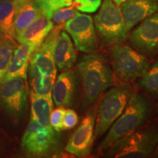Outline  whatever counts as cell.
Returning <instances> with one entry per match:
<instances>
[{"label":"cell","instance_id":"6da1fadb","mask_svg":"<svg viewBox=\"0 0 158 158\" xmlns=\"http://www.w3.org/2000/svg\"><path fill=\"white\" fill-rule=\"evenodd\" d=\"M77 70L83 86V105L88 107L114 84L112 70L100 54H86L80 59Z\"/></svg>","mask_w":158,"mask_h":158},{"label":"cell","instance_id":"7a4b0ae2","mask_svg":"<svg viewBox=\"0 0 158 158\" xmlns=\"http://www.w3.org/2000/svg\"><path fill=\"white\" fill-rule=\"evenodd\" d=\"M152 112L151 100L141 93H133L122 114L108 130L101 142L100 150L105 152L114 143L141 127Z\"/></svg>","mask_w":158,"mask_h":158},{"label":"cell","instance_id":"3957f363","mask_svg":"<svg viewBox=\"0 0 158 158\" xmlns=\"http://www.w3.org/2000/svg\"><path fill=\"white\" fill-rule=\"evenodd\" d=\"M157 143L158 127H141L117 140L105 151V155L116 158L147 157Z\"/></svg>","mask_w":158,"mask_h":158},{"label":"cell","instance_id":"277c9868","mask_svg":"<svg viewBox=\"0 0 158 158\" xmlns=\"http://www.w3.org/2000/svg\"><path fill=\"white\" fill-rule=\"evenodd\" d=\"M94 24L100 42L105 46L122 43L128 31L119 6L113 0H104L94 16Z\"/></svg>","mask_w":158,"mask_h":158},{"label":"cell","instance_id":"5b68a950","mask_svg":"<svg viewBox=\"0 0 158 158\" xmlns=\"http://www.w3.org/2000/svg\"><path fill=\"white\" fill-rule=\"evenodd\" d=\"M133 92L128 82L114 86L105 94L99 106L94 124V138L103 135L127 106Z\"/></svg>","mask_w":158,"mask_h":158},{"label":"cell","instance_id":"8992f818","mask_svg":"<svg viewBox=\"0 0 158 158\" xmlns=\"http://www.w3.org/2000/svg\"><path fill=\"white\" fill-rule=\"evenodd\" d=\"M109 53L114 73L124 82L140 78L149 66L147 56L122 43L111 45Z\"/></svg>","mask_w":158,"mask_h":158},{"label":"cell","instance_id":"52a82bcc","mask_svg":"<svg viewBox=\"0 0 158 158\" xmlns=\"http://www.w3.org/2000/svg\"><path fill=\"white\" fill-rule=\"evenodd\" d=\"M57 137L51 126L30 119L21 139V149L29 157L48 156L56 149Z\"/></svg>","mask_w":158,"mask_h":158},{"label":"cell","instance_id":"ba28073f","mask_svg":"<svg viewBox=\"0 0 158 158\" xmlns=\"http://www.w3.org/2000/svg\"><path fill=\"white\" fill-rule=\"evenodd\" d=\"M28 95L27 79L14 77L0 84V105L14 120L19 119L26 108Z\"/></svg>","mask_w":158,"mask_h":158},{"label":"cell","instance_id":"9c48e42d","mask_svg":"<svg viewBox=\"0 0 158 158\" xmlns=\"http://www.w3.org/2000/svg\"><path fill=\"white\" fill-rule=\"evenodd\" d=\"M64 29L72 37L78 51L92 54L98 51V38L94 21L91 15L78 13L64 24Z\"/></svg>","mask_w":158,"mask_h":158},{"label":"cell","instance_id":"30bf717a","mask_svg":"<svg viewBox=\"0 0 158 158\" xmlns=\"http://www.w3.org/2000/svg\"><path fill=\"white\" fill-rule=\"evenodd\" d=\"M130 43L147 57L158 54V11L143 20L132 31Z\"/></svg>","mask_w":158,"mask_h":158},{"label":"cell","instance_id":"8fae6325","mask_svg":"<svg viewBox=\"0 0 158 158\" xmlns=\"http://www.w3.org/2000/svg\"><path fill=\"white\" fill-rule=\"evenodd\" d=\"M94 124L95 117L93 114L85 116L69 138L64 147L65 151L78 157L89 155L94 139Z\"/></svg>","mask_w":158,"mask_h":158},{"label":"cell","instance_id":"7c38bea8","mask_svg":"<svg viewBox=\"0 0 158 158\" xmlns=\"http://www.w3.org/2000/svg\"><path fill=\"white\" fill-rule=\"evenodd\" d=\"M59 29V26L52 29L45 40L34 51L29 60V68L44 76L56 77V68L53 56V46L55 36Z\"/></svg>","mask_w":158,"mask_h":158},{"label":"cell","instance_id":"4fadbf2b","mask_svg":"<svg viewBox=\"0 0 158 158\" xmlns=\"http://www.w3.org/2000/svg\"><path fill=\"white\" fill-rule=\"evenodd\" d=\"M78 87V76L73 70L64 71L54 81L51 95L57 107H70Z\"/></svg>","mask_w":158,"mask_h":158},{"label":"cell","instance_id":"5bb4252c","mask_svg":"<svg viewBox=\"0 0 158 158\" xmlns=\"http://www.w3.org/2000/svg\"><path fill=\"white\" fill-rule=\"evenodd\" d=\"M121 11L128 31L158 11V0H127L121 5Z\"/></svg>","mask_w":158,"mask_h":158},{"label":"cell","instance_id":"9a60e30c","mask_svg":"<svg viewBox=\"0 0 158 158\" xmlns=\"http://www.w3.org/2000/svg\"><path fill=\"white\" fill-rule=\"evenodd\" d=\"M53 56L56 67L63 72L70 70L76 61L73 43L66 31L60 29L57 31L53 46Z\"/></svg>","mask_w":158,"mask_h":158},{"label":"cell","instance_id":"2e32d148","mask_svg":"<svg viewBox=\"0 0 158 158\" xmlns=\"http://www.w3.org/2000/svg\"><path fill=\"white\" fill-rule=\"evenodd\" d=\"M54 28V23L41 13L30 25L15 37L19 43H28L36 46L42 43Z\"/></svg>","mask_w":158,"mask_h":158},{"label":"cell","instance_id":"e0dca14e","mask_svg":"<svg viewBox=\"0 0 158 158\" xmlns=\"http://www.w3.org/2000/svg\"><path fill=\"white\" fill-rule=\"evenodd\" d=\"M20 44L21 45L14 49L8 70L4 81L17 76L23 77L26 79L27 78L29 60L31 54L37 46L28 43Z\"/></svg>","mask_w":158,"mask_h":158},{"label":"cell","instance_id":"ac0fdd59","mask_svg":"<svg viewBox=\"0 0 158 158\" xmlns=\"http://www.w3.org/2000/svg\"><path fill=\"white\" fill-rule=\"evenodd\" d=\"M13 1L15 5L14 30L16 37L30 25L42 13L35 0Z\"/></svg>","mask_w":158,"mask_h":158},{"label":"cell","instance_id":"d6986e66","mask_svg":"<svg viewBox=\"0 0 158 158\" xmlns=\"http://www.w3.org/2000/svg\"><path fill=\"white\" fill-rule=\"evenodd\" d=\"M54 108L51 94L31 97L30 119L43 124L50 125V116Z\"/></svg>","mask_w":158,"mask_h":158},{"label":"cell","instance_id":"ffe728a7","mask_svg":"<svg viewBox=\"0 0 158 158\" xmlns=\"http://www.w3.org/2000/svg\"><path fill=\"white\" fill-rule=\"evenodd\" d=\"M30 78L31 97L51 94L56 77L44 76L35 69L28 68Z\"/></svg>","mask_w":158,"mask_h":158},{"label":"cell","instance_id":"44dd1931","mask_svg":"<svg viewBox=\"0 0 158 158\" xmlns=\"http://www.w3.org/2000/svg\"><path fill=\"white\" fill-rule=\"evenodd\" d=\"M15 5L13 0H0V31L8 38H15Z\"/></svg>","mask_w":158,"mask_h":158},{"label":"cell","instance_id":"7402d4cb","mask_svg":"<svg viewBox=\"0 0 158 158\" xmlns=\"http://www.w3.org/2000/svg\"><path fill=\"white\" fill-rule=\"evenodd\" d=\"M140 78L139 83L141 87L158 100V60L149 65Z\"/></svg>","mask_w":158,"mask_h":158},{"label":"cell","instance_id":"603a6c76","mask_svg":"<svg viewBox=\"0 0 158 158\" xmlns=\"http://www.w3.org/2000/svg\"><path fill=\"white\" fill-rule=\"evenodd\" d=\"M15 48L12 39L8 37L0 43V84L5 78Z\"/></svg>","mask_w":158,"mask_h":158},{"label":"cell","instance_id":"cb8c5ba5","mask_svg":"<svg viewBox=\"0 0 158 158\" xmlns=\"http://www.w3.org/2000/svg\"><path fill=\"white\" fill-rule=\"evenodd\" d=\"M41 13L51 19L54 12L73 5V0H35Z\"/></svg>","mask_w":158,"mask_h":158},{"label":"cell","instance_id":"d4e9b609","mask_svg":"<svg viewBox=\"0 0 158 158\" xmlns=\"http://www.w3.org/2000/svg\"><path fill=\"white\" fill-rule=\"evenodd\" d=\"M78 13V10L73 5L64 7L53 13L51 20L53 23H56L59 27L64 25L67 21L73 18Z\"/></svg>","mask_w":158,"mask_h":158},{"label":"cell","instance_id":"484cf974","mask_svg":"<svg viewBox=\"0 0 158 158\" xmlns=\"http://www.w3.org/2000/svg\"><path fill=\"white\" fill-rule=\"evenodd\" d=\"M101 2L102 0H73V5L83 13H92L100 8Z\"/></svg>","mask_w":158,"mask_h":158},{"label":"cell","instance_id":"4316f807","mask_svg":"<svg viewBox=\"0 0 158 158\" xmlns=\"http://www.w3.org/2000/svg\"><path fill=\"white\" fill-rule=\"evenodd\" d=\"M65 108L57 107L52 110L50 116V125L56 132L63 130V116L65 113Z\"/></svg>","mask_w":158,"mask_h":158},{"label":"cell","instance_id":"83f0119b","mask_svg":"<svg viewBox=\"0 0 158 158\" xmlns=\"http://www.w3.org/2000/svg\"><path fill=\"white\" fill-rule=\"evenodd\" d=\"M78 122V116L73 109H67L63 116V130H68L74 127Z\"/></svg>","mask_w":158,"mask_h":158},{"label":"cell","instance_id":"f1b7e54d","mask_svg":"<svg viewBox=\"0 0 158 158\" xmlns=\"http://www.w3.org/2000/svg\"><path fill=\"white\" fill-rule=\"evenodd\" d=\"M152 155L153 157H158V143L157 144V146H156V147L155 148V149H154L153 152H152Z\"/></svg>","mask_w":158,"mask_h":158},{"label":"cell","instance_id":"f546056e","mask_svg":"<svg viewBox=\"0 0 158 158\" xmlns=\"http://www.w3.org/2000/svg\"><path fill=\"white\" fill-rule=\"evenodd\" d=\"M113 1H114V3L119 6V5H121L122 3L124 2L127 1V0H113Z\"/></svg>","mask_w":158,"mask_h":158},{"label":"cell","instance_id":"4dcf8cb0","mask_svg":"<svg viewBox=\"0 0 158 158\" xmlns=\"http://www.w3.org/2000/svg\"><path fill=\"white\" fill-rule=\"evenodd\" d=\"M6 37H6L5 35L3 34V33L1 31H0V43H1L2 40H5Z\"/></svg>","mask_w":158,"mask_h":158}]
</instances>
